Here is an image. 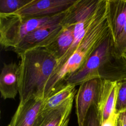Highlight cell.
I'll return each mask as SVG.
<instances>
[{
	"label": "cell",
	"instance_id": "1",
	"mask_svg": "<svg viewBox=\"0 0 126 126\" xmlns=\"http://www.w3.org/2000/svg\"><path fill=\"white\" fill-rule=\"evenodd\" d=\"M126 78V61L117 53L110 33L79 69L67 76L64 84L76 86L93 79L118 82Z\"/></svg>",
	"mask_w": 126,
	"mask_h": 126
},
{
	"label": "cell",
	"instance_id": "2",
	"mask_svg": "<svg viewBox=\"0 0 126 126\" xmlns=\"http://www.w3.org/2000/svg\"><path fill=\"white\" fill-rule=\"evenodd\" d=\"M19 57V103L44 99L45 86L57 67V60L45 48L28 50Z\"/></svg>",
	"mask_w": 126,
	"mask_h": 126
},
{
	"label": "cell",
	"instance_id": "3",
	"mask_svg": "<svg viewBox=\"0 0 126 126\" xmlns=\"http://www.w3.org/2000/svg\"><path fill=\"white\" fill-rule=\"evenodd\" d=\"M106 5L107 0H105L97 17L77 48L64 63L51 76L45 88L44 99L63 86L66 78L82 67L110 33L106 16Z\"/></svg>",
	"mask_w": 126,
	"mask_h": 126
},
{
	"label": "cell",
	"instance_id": "4",
	"mask_svg": "<svg viewBox=\"0 0 126 126\" xmlns=\"http://www.w3.org/2000/svg\"><path fill=\"white\" fill-rule=\"evenodd\" d=\"M67 10L47 17H22L17 13L0 14V43L4 48H15L28 34L41 28L61 23Z\"/></svg>",
	"mask_w": 126,
	"mask_h": 126
},
{
	"label": "cell",
	"instance_id": "5",
	"mask_svg": "<svg viewBox=\"0 0 126 126\" xmlns=\"http://www.w3.org/2000/svg\"><path fill=\"white\" fill-rule=\"evenodd\" d=\"M103 79H93L79 85L75 97L76 113L78 126H83L84 122L91 106L97 103L100 95Z\"/></svg>",
	"mask_w": 126,
	"mask_h": 126
},
{
	"label": "cell",
	"instance_id": "6",
	"mask_svg": "<svg viewBox=\"0 0 126 126\" xmlns=\"http://www.w3.org/2000/svg\"><path fill=\"white\" fill-rule=\"evenodd\" d=\"M63 29L61 23L38 29L25 36L13 50L20 56L31 49L45 48L56 39Z\"/></svg>",
	"mask_w": 126,
	"mask_h": 126
},
{
	"label": "cell",
	"instance_id": "7",
	"mask_svg": "<svg viewBox=\"0 0 126 126\" xmlns=\"http://www.w3.org/2000/svg\"><path fill=\"white\" fill-rule=\"evenodd\" d=\"M77 0H32L15 13L22 17H42L67 10Z\"/></svg>",
	"mask_w": 126,
	"mask_h": 126
},
{
	"label": "cell",
	"instance_id": "8",
	"mask_svg": "<svg viewBox=\"0 0 126 126\" xmlns=\"http://www.w3.org/2000/svg\"><path fill=\"white\" fill-rule=\"evenodd\" d=\"M44 100L34 98L19 103L8 126H38V115Z\"/></svg>",
	"mask_w": 126,
	"mask_h": 126
},
{
	"label": "cell",
	"instance_id": "9",
	"mask_svg": "<svg viewBox=\"0 0 126 126\" xmlns=\"http://www.w3.org/2000/svg\"><path fill=\"white\" fill-rule=\"evenodd\" d=\"M20 75V63H3L0 75V92L4 99H13L19 94Z\"/></svg>",
	"mask_w": 126,
	"mask_h": 126
},
{
	"label": "cell",
	"instance_id": "10",
	"mask_svg": "<svg viewBox=\"0 0 126 126\" xmlns=\"http://www.w3.org/2000/svg\"><path fill=\"white\" fill-rule=\"evenodd\" d=\"M106 16L115 42L126 22V0H107Z\"/></svg>",
	"mask_w": 126,
	"mask_h": 126
},
{
	"label": "cell",
	"instance_id": "11",
	"mask_svg": "<svg viewBox=\"0 0 126 126\" xmlns=\"http://www.w3.org/2000/svg\"><path fill=\"white\" fill-rule=\"evenodd\" d=\"M117 82L103 80L97 108L101 123L115 112L117 92Z\"/></svg>",
	"mask_w": 126,
	"mask_h": 126
},
{
	"label": "cell",
	"instance_id": "12",
	"mask_svg": "<svg viewBox=\"0 0 126 126\" xmlns=\"http://www.w3.org/2000/svg\"><path fill=\"white\" fill-rule=\"evenodd\" d=\"M74 84H65L50 96L44 99L38 115V119H41L53 110L58 107L65 101L77 93Z\"/></svg>",
	"mask_w": 126,
	"mask_h": 126
},
{
	"label": "cell",
	"instance_id": "13",
	"mask_svg": "<svg viewBox=\"0 0 126 126\" xmlns=\"http://www.w3.org/2000/svg\"><path fill=\"white\" fill-rule=\"evenodd\" d=\"M74 98L70 97L41 119H38L39 126H67Z\"/></svg>",
	"mask_w": 126,
	"mask_h": 126
},
{
	"label": "cell",
	"instance_id": "14",
	"mask_svg": "<svg viewBox=\"0 0 126 126\" xmlns=\"http://www.w3.org/2000/svg\"><path fill=\"white\" fill-rule=\"evenodd\" d=\"M74 25L63 27L58 36L45 47L57 60L58 63L69 50L74 40Z\"/></svg>",
	"mask_w": 126,
	"mask_h": 126
},
{
	"label": "cell",
	"instance_id": "15",
	"mask_svg": "<svg viewBox=\"0 0 126 126\" xmlns=\"http://www.w3.org/2000/svg\"><path fill=\"white\" fill-rule=\"evenodd\" d=\"M32 0H0V14L14 13Z\"/></svg>",
	"mask_w": 126,
	"mask_h": 126
},
{
	"label": "cell",
	"instance_id": "16",
	"mask_svg": "<svg viewBox=\"0 0 126 126\" xmlns=\"http://www.w3.org/2000/svg\"><path fill=\"white\" fill-rule=\"evenodd\" d=\"M117 92L115 112L120 113L126 110V78L117 82Z\"/></svg>",
	"mask_w": 126,
	"mask_h": 126
},
{
	"label": "cell",
	"instance_id": "17",
	"mask_svg": "<svg viewBox=\"0 0 126 126\" xmlns=\"http://www.w3.org/2000/svg\"><path fill=\"white\" fill-rule=\"evenodd\" d=\"M83 126H101L100 118L95 104L92 105L89 109Z\"/></svg>",
	"mask_w": 126,
	"mask_h": 126
},
{
	"label": "cell",
	"instance_id": "18",
	"mask_svg": "<svg viewBox=\"0 0 126 126\" xmlns=\"http://www.w3.org/2000/svg\"><path fill=\"white\" fill-rule=\"evenodd\" d=\"M114 42L117 53L120 56H123V54L126 51V22Z\"/></svg>",
	"mask_w": 126,
	"mask_h": 126
},
{
	"label": "cell",
	"instance_id": "19",
	"mask_svg": "<svg viewBox=\"0 0 126 126\" xmlns=\"http://www.w3.org/2000/svg\"><path fill=\"white\" fill-rule=\"evenodd\" d=\"M119 114L120 113H116L114 112L101 123V126H117Z\"/></svg>",
	"mask_w": 126,
	"mask_h": 126
},
{
	"label": "cell",
	"instance_id": "20",
	"mask_svg": "<svg viewBox=\"0 0 126 126\" xmlns=\"http://www.w3.org/2000/svg\"><path fill=\"white\" fill-rule=\"evenodd\" d=\"M119 118L122 121V126H126V111L120 113Z\"/></svg>",
	"mask_w": 126,
	"mask_h": 126
},
{
	"label": "cell",
	"instance_id": "21",
	"mask_svg": "<svg viewBox=\"0 0 126 126\" xmlns=\"http://www.w3.org/2000/svg\"><path fill=\"white\" fill-rule=\"evenodd\" d=\"M117 126H122V121H121V120H120V119L119 118H119H118V122H117Z\"/></svg>",
	"mask_w": 126,
	"mask_h": 126
},
{
	"label": "cell",
	"instance_id": "22",
	"mask_svg": "<svg viewBox=\"0 0 126 126\" xmlns=\"http://www.w3.org/2000/svg\"><path fill=\"white\" fill-rule=\"evenodd\" d=\"M122 56H123V57H124V58L125 59V60L126 61V51L123 54Z\"/></svg>",
	"mask_w": 126,
	"mask_h": 126
},
{
	"label": "cell",
	"instance_id": "23",
	"mask_svg": "<svg viewBox=\"0 0 126 126\" xmlns=\"http://www.w3.org/2000/svg\"></svg>",
	"mask_w": 126,
	"mask_h": 126
}]
</instances>
